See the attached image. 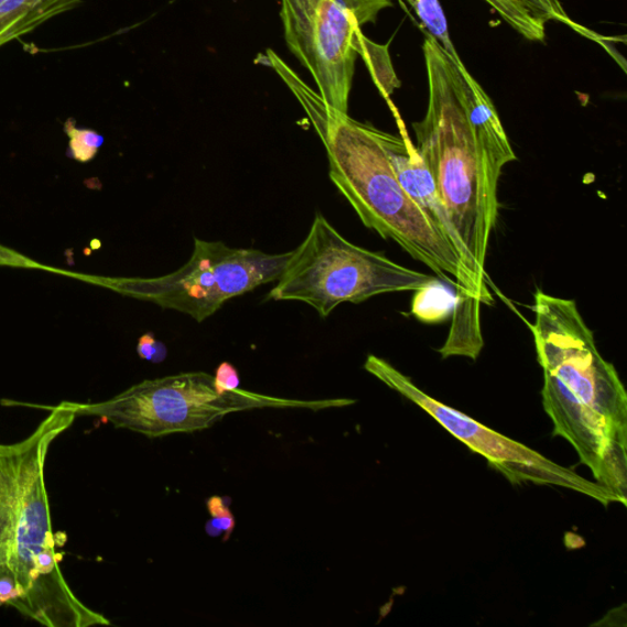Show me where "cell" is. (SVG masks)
<instances>
[{"mask_svg":"<svg viewBox=\"0 0 627 627\" xmlns=\"http://www.w3.org/2000/svg\"><path fill=\"white\" fill-rule=\"evenodd\" d=\"M533 312L553 435L574 446L594 479L626 506L627 394L619 374L601 356L575 301L537 291Z\"/></svg>","mask_w":627,"mask_h":627,"instance_id":"277c9868","label":"cell"},{"mask_svg":"<svg viewBox=\"0 0 627 627\" xmlns=\"http://www.w3.org/2000/svg\"><path fill=\"white\" fill-rule=\"evenodd\" d=\"M0 267H12V268H23V269H35V270H50L47 267L41 266V263L20 255V252L0 246Z\"/></svg>","mask_w":627,"mask_h":627,"instance_id":"44dd1931","label":"cell"},{"mask_svg":"<svg viewBox=\"0 0 627 627\" xmlns=\"http://www.w3.org/2000/svg\"><path fill=\"white\" fill-rule=\"evenodd\" d=\"M80 3L82 0H0V47Z\"/></svg>","mask_w":627,"mask_h":627,"instance_id":"8fae6325","label":"cell"},{"mask_svg":"<svg viewBox=\"0 0 627 627\" xmlns=\"http://www.w3.org/2000/svg\"><path fill=\"white\" fill-rule=\"evenodd\" d=\"M290 256L291 251L268 255L257 249L230 248L224 241L195 238L190 261L164 277L141 279L65 274L203 323L235 296L277 282Z\"/></svg>","mask_w":627,"mask_h":627,"instance_id":"8992f818","label":"cell"},{"mask_svg":"<svg viewBox=\"0 0 627 627\" xmlns=\"http://www.w3.org/2000/svg\"><path fill=\"white\" fill-rule=\"evenodd\" d=\"M42 409L51 413L34 433L0 444V605L48 627L111 625L75 596L62 572L67 536L53 533L45 464L76 414L67 401Z\"/></svg>","mask_w":627,"mask_h":627,"instance_id":"7a4b0ae2","label":"cell"},{"mask_svg":"<svg viewBox=\"0 0 627 627\" xmlns=\"http://www.w3.org/2000/svg\"><path fill=\"white\" fill-rule=\"evenodd\" d=\"M365 369L403 398L420 406L446 431L466 444L473 453L486 457L489 465L512 484L533 483L538 486H555L587 495L604 506L620 502L607 488L597 482L587 480L574 471L555 464L537 451L491 431L465 413L439 402L418 389L410 378L403 376L387 360L369 356Z\"/></svg>","mask_w":627,"mask_h":627,"instance_id":"9c48e42d","label":"cell"},{"mask_svg":"<svg viewBox=\"0 0 627 627\" xmlns=\"http://www.w3.org/2000/svg\"><path fill=\"white\" fill-rule=\"evenodd\" d=\"M514 2L520 7L526 17L542 34H545L547 24L554 21V23L566 25L591 40L597 41L596 39H598L601 43L602 40H605L572 21L560 0H514Z\"/></svg>","mask_w":627,"mask_h":627,"instance_id":"5bb4252c","label":"cell"},{"mask_svg":"<svg viewBox=\"0 0 627 627\" xmlns=\"http://www.w3.org/2000/svg\"><path fill=\"white\" fill-rule=\"evenodd\" d=\"M137 350L141 359L152 363H162L167 357V347L159 343L152 333L140 337Z\"/></svg>","mask_w":627,"mask_h":627,"instance_id":"ffe728a7","label":"cell"},{"mask_svg":"<svg viewBox=\"0 0 627 627\" xmlns=\"http://www.w3.org/2000/svg\"><path fill=\"white\" fill-rule=\"evenodd\" d=\"M497 12L506 24L510 25L516 32L530 41L543 42L545 34H542L526 17L519 6L514 0H484Z\"/></svg>","mask_w":627,"mask_h":627,"instance_id":"e0dca14e","label":"cell"},{"mask_svg":"<svg viewBox=\"0 0 627 627\" xmlns=\"http://www.w3.org/2000/svg\"><path fill=\"white\" fill-rule=\"evenodd\" d=\"M215 389L218 393L240 390L238 370L228 361L221 363L216 369L214 377Z\"/></svg>","mask_w":627,"mask_h":627,"instance_id":"d6986e66","label":"cell"},{"mask_svg":"<svg viewBox=\"0 0 627 627\" xmlns=\"http://www.w3.org/2000/svg\"><path fill=\"white\" fill-rule=\"evenodd\" d=\"M212 520L206 523V533L212 537H219L225 533V541L234 533L236 519L229 510L228 501L221 497H213L206 502Z\"/></svg>","mask_w":627,"mask_h":627,"instance_id":"ac0fdd59","label":"cell"},{"mask_svg":"<svg viewBox=\"0 0 627 627\" xmlns=\"http://www.w3.org/2000/svg\"><path fill=\"white\" fill-rule=\"evenodd\" d=\"M392 6L391 0H281L285 43L336 111L348 115L357 31Z\"/></svg>","mask_w":627,"mask_h":627,"instance_id":"ba28073f","label":"cell"},{"mask_svg":"<svg viewBox=\"0 0 627 627\" xmlns=\"http://www.w3.org/2000/svg\"><path fill=\"white\" fill-rule=\"evenodd\" d=\"M434 279L404 268L381 252L350 244L323 214L316 213L310 234L291 251L269 299L305 303L325 318L343 303L357 304L379 294L417 291Z\"/></svg>","mask_w":627,"mask_h":627,"instance_id":"5b68a950","label":"cell"},{"mask_svg":"<svg viewBox=\"0 0 627 627\" xmlns=\"http://www.w3.org/2000/svg\"><path fill=\"white\" fill-rule=\"evenodd\" d=\"M355 51L357 56L366 61L374 80H376L385 97H389L394 89L400 87L401 84L396 78L387 46L377 45V43L368 40L358 30L355 40Z\"/></svg>","mask_w":627,"mask_h":627,"instance_id":"4fadbf2b","label":"cell"},{"mask_svg":"<svg viewBox=\"0 0 627 627\" xmlns=\"http://www.w3.org/2000/svg\"><path fill=\"white\" fill-rule=\"evenodd\" d=\"M407 2L412 6L429 34L442 46L447 56L455 62H460L461 58L453 41H451L446 17L439 0H407Z\"/></svg>","mask_w":627,"mask_h":627,"instance_id":"9a60e30c","label":"cell"},{"mask_svg":"<svg viewBox=\"0 0 627 627\" xmlns=\"http://www.w3.org/2000/svg\"><path fill=\"white\" fill-rule=\"evenodd\" d=\"M65 134L69 138L68 158L87 163L93 161L105 144V138L96 130L78 128L69 118L64 125Z\"/></svg>","mask_w":627,"mask_h":627,"instance_id":"2e32d148","label":"cell"},{"mask_svg":"<svg viewBox=\"0 0 627 627\" xmlns=\"http://www.w3.org/2000/svg\"><path fill=\"white\" fill-rule=\"evenodd\" d=\"M270 67L295 96L327 152L329 180L366 227L396 241L440 280L455 285L454 314L479 316L483 304L464 260L396 179L374 129L328 106L277 52L268 50Z\"/></svg>","mask_w":627,"mask_h":627,"instance_id":"3957f363","label":"cell"},{"mask_svg":"<svg viewBox=\"0 0 627 627\" xmlns=\"http://www.w3.org/2000/svg\"><path fill=\"white\" fill-rule=\"evenodd\" d=\"M457 294L440 279L414 291L411 315L425 324L446 322L454 314Z\"/></svg>","mask_w":627,"mask_h":627,"instance_id":"7c38bea8","label":"cell"},{"mask_svg":"<svg viewBox=\"0 0 627 627\" xmlns=\"http://www.w3.org/2000/svg\"><path fill=\"white\" fill-rule=\"evenodd\" d=\"M423 52L429 100L425 117L413 123L415 149L433 175L483 304L490 305L484 266L499 212L498 184L517 158L490 97L464 63L451 60L432 36Z\"/></svg>","mask_w":627,"mask_h":627,"instance_id":"6da1fadb","label":"cell"},{"mask_svg":"<svg viewBox=\"0 0 627 627\" xmlns=\"http://www.w3.org/2000/svg\"><path fill=\"white\" fill-rule=\"evenodd\" d=\"M374 133H376L383 151L387 152L392 171L403 191L422 208L440 233L455 246L465 262L464 250H462L453 225L450 223L433 175L407 136L406 130L401 129L400 136H392L376 128Z\"/></svg>","mask_w":627,"mask_h":627,"instance_id":"30bf717a","label":"cell"},{"mask_svg":"<svg viewBox=\"0 0 627 627\" xmlns=\"http://www.w3.org/2000/svg\"><path fill=\"white\" fill-rule=\"evenodd\" d=\"M76 417H98L116 428L161 437L205 431L229 413L262 407H313L244 390L218 393L214 377L204 371L145 380L116 398L97 403L68 402Z\"/></svg>","mask_w":627,"mask_h":627,"instance_id":"52a82bcc","label":"cell"}]
</instances>
